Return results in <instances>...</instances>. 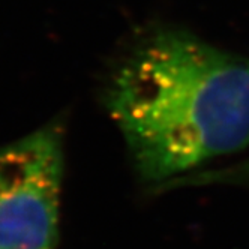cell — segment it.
Here are the masks:
<instances>
[{
    "label": "cell",
    "mask_w": 249,
    "mask_h": 249,
    "mask_svg": "<svg viewBox=\"0 0 249 249\" xmlns=\"http://www.w3.org/2000/svg\"><path fill=\"white\" fill-rule=\"evenodd\" d=\"M104 102L138 179L155 191L249 146V59L183 29L141 35Z\"/></svg>",
    "instance_id": "cell-1"
},
{
    "label": "cell",
    "mask_w": 249,
    "mask_h": 249,
    "mask_svg": "<svg viewBox=\"0 0 249 249\" xmlns=\"http://www.w3.org/2000/svg\"><path fill=\"white\" fill-rule=\"evenodd\" d=\"M63 126L51 122L0 147V249H56Z\"/></svg>",
    "instance_id": "cell-2"
},
{
    "label": "cell",
    "mask_w": 249,
    "mask_h": 249,
    "mask_svg": "<svg viewBox=\"0 0 249 249\" xmlns=\"http://www.w3.org/2000/svg\"><path fill=\"white\" fill-rule=\"evenodd\" d=\"M249 186V156L242 159L240 162L213 170H203L198 173H191L188 176L174 179L165 183L158 191L162 192L167 189L179 188H201V186Z\"/></svg>",
    "instance_id": "cell-3"
}]
</instances>
